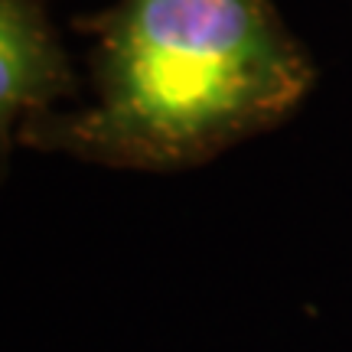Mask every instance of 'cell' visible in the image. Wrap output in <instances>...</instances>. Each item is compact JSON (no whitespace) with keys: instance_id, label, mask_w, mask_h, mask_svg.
<instances>
[{"instance_id":"2","label":"cell","mask_w":352,"mask_h":352,"mask_svg":"<svg viewBox=\"0 0 352 352\" xmlns=\"http://www.w3.org/2000/svg\"><path fill=\"white\" fill-rule=\"evenodd\" d=\"M69 85V69L30 0H0V144L16 121Z\"/></svg>"},{"instance_id":"1","label":"cell","mask_w":352,"mask_h":352,"mask_svg":"<svg viewBox=\"0 0 352 352\" xmlns=\"http://www.w3.org/2000/svg\"><path fill=\"white\" fill-rule=\"evenodd\" d=\"M91 108L59 144L118 166H183L280 121L310 65L267 0H121Z\"/></svg>"}]
</instances>
